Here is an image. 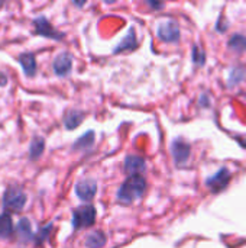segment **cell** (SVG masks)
<instances>
[{"instance_id":"obj_1","label":"cell","mask_w":246,"mask_h":248,"mask_svg":"<svg viewBox=\"0 0 246 248\" xmlns=\"http://www.w3.org/2000/svg\"><path fill=\"white\" fill-rule=\"evenodd\" d=\"M146 189V182L142 176H129L126 182L117 192V201L120 203L129 205L133 201L139 199Z\"/></svg>"},{"instance_id":"obj_2","label":"cell","mask_w":246,"mask_h":248,"mask_svg":"<svg viewBox=\"0 0 246 248\" xmlns=\"http://www.w3.org/2000/svg\"><path fill=\"white\" fill-rule=\"evenodd\" d=\"M96 221V209L93 206H80L72 214L74 228H86L93 225Z\"/></svg>"},{"instance_id":"obj_3","label":"cell","mask_w":246,"mask_h":248,"mask_svg":"<svg viewBox=\"0 0 246 248\" xmlns=\"http://www.w3.org/2000/svg\"><path fill=\"white\" fill-rule=\"evenodd\" d=\"M26 203V195L19 187H9L3 196V205L10 211H20Z\"/></svg>"},{"instance_id":"obj_4","label":"cell","mask_w":246,"mask_h":248,"mask_svg":"<svg viewBox=\"0 0 246 248\" xmlns=\"http://www.w3.org/2000/svg\"><path fill=\"white\" fill-rule=\"evenodd\" d=\"M158 36L165 42H174L180 38V26L175 20L161 22L158 26Z\"/></svg>"},{"instance_id":"obj_5","label":"cell","mask_w":246,"mask_h":248,"mask_svg":"<svg viewBox=\"0 0 246 248\" xmlns=\"http://www.w3.org/2000/svg\"><path fill=\"white\" fill-rule=\"evenodd\" d=\"M173 155H174V160L178 166H183L187 163L188 157H190V145L183 141V140H177L173 142Z\"/></svg>"},{"instance_id":"obj_6","label":"cell","mask_w":246,"mask_h":248,"mask_svg":"<svg viewBox=\"0 0 246 248\" xmlns=\"http://www.w3.org/2000/svg\"><path fill=\"white\" fill-rule=\"evenodd\" d=\"M71 67H72V57L68 52H62L54 60V71L57 76H67L71 71Z\"/></svg>"},{"instance_id":"obj_7","label":"cell","mask_w":246,"mask_h":248,"mask_svg":"<svg viewBox=\"0 0 246 248\" xmlns=\"http://www.w3.org/2000/svg\"><path fill=\"white\" fill-rule=\"evenodd\" d=\"M229 179H231L229 170H228V169H220L213 177H210V179L207 180V186H209L212 190L217 192V190H222V189L226 187V185L229 183Z\"/></svg>"},{"instance_id":"obj_8","label":"cell","mask_w":246,"mask_h":248,"mask_svg":"<svg viewBox=\"0 0 246 248\" xmlns=\"http://www.w3.org/2000/svg\"><path fill=\"white\" fill-rule=\"evenodd\" d=\"M97 192V185L93 180H83L75 186V193L83 201H91Z\"/></svg>"},{"instance_id":"obj_9","label":"cell","mask_w":246,"mask_h":248,"mask_svg":"<svg viewBox=\"0 0 246 248\" xmlns=\"http://www.w3.org/2000/svg\"><path fill=\"white\" fill-rule=\"evenodd\" d=\"M145 170V160L138 155H129L125 160V171L130 176H139Z\"/></svg>"},{"instance_id":"obj_10","label":"cell","mask_w":246,"mask_h":248,"mask_svg":"<svg viewBox=\"0 0 246 248\" xmlns=\"http://www.w3.org/2000/svg\"><path fill=\"white\" fill-rule=\"evenodd\" d=\"M35 26H36V32L41 33V35H43V36L55 38V39H61V38H62V35L58 33V32H55V31L52 29V26L48 23V20L43 19V17H39L38 20H35Z\"/></svg>"},{"instance_id":"obj_11","label":"cell","mask_w":246,"mask_h":248,"mask_svg":"<svg viewBox=\"0 0 246 248\" xmlns=\"http://www.w3.org/2000/svg\"><path fill=\"white\" fill-rule=\"evenodd\" d=\"M17 61L22 64L23 70H25V74L26 76H33L35 74V70H36V61H35V57L33 54H22L19 55Z\"/></svg>"},{"instance_id":"obj_12","label":"cell","mask_w":246,"mask_h":248,"mask_svg":"<svg viewBox=\"0 0 246 248\" xmlns=\"http://www.w3.org/2000/svg\"><path fill=\"white\" fill-rule=\"evenodd\" d=\"M106 244V235L100 231L91 232L87 238H86V246L88 248H101Z\"/></svg>"},{"instance_id":"obj_13","label":"cell","mask_w":246,"mask_h":248,"mask_svg":"<svg viewBox=\"0 0 246 248\" xmlns=\"http://www.w3.org/2000/svg\"><path fill=\"white\" fill-rule=\"evenodd\" d=\"M83 118H84L83 112H80V110H71L65 116V121H64L65 122V126L68 129H74V128H77L83 122Z\"/></svg>"},{"instance_id":"obj_14","label":"cell","mask_w":246,"mask_h":248,"mask_svg":"<svg viewBox=\"0 0 246 248\" xmlns=\"http://www.w3.org/2000/svg\"><path fill=\"white\" fill-rule=\"evenodd\" d=\"M13 231V222L10 215L3 214L0 215V238H6L12 234Z\"/></svg>"},{"instance_id":"obj_15","label":"cell","mask_w":246,"mask_h":248,"mask_svg":"<svg viewBox=\"0 0 246 248\" xmlns=\"http://www.w3.org/2000/svg\"><path fill=\"white\" fill-rule=\"evenodd\" d=\"M136 46V36H135V31L130 29V32L126 35V38L117 45V48L115 49V52H122V51H126L129 48H135Z\"/></svg>"},{"instance_id":"obj_16","label":"cell","mask_w":246,"mask_h":248,"mask_svg":"<svg viewBox=\"0 0 246 248\" xmlns=\"http://www.w3.org/2000/svg\"><path fill=\"white\" fill-rule=\"evenodd\" d=\"M229 46H231L232 49L238 51V52H244L246 49V38L244 35H241V33L233 35V36L229 39Z\"/></svg>"},{"instance_id":"obj_17","label":"cell","mask_w":246,"mask_h":248,"mask_svg":"<svg viewBox=\"0 0 246 248\" xmlns=\"http://www.w3.org/2000/svg\"><path fill=\"white\" fill-rule=\"evenodd\" d=\"M94 142V132L93 131H88L86 135H83L75 144H74V150H86L88 147H91Z\"/></svg>"},{"instance_id":"obj_18","label":"cell","mask_w":246,"mask_h":248,"mask_svg":"<svg viewBox=\"0 0 246 248\" xmlns=\"http://www.w3.org/2000/svg\"><path fill=\"white\" fill-rule=\"evenodd\" d=\"M17 232L25 240H29L30 238V235H32V227H30V222L26 218H23V219L19 221V224H17Z\"/></svg>"},{"instance_id":"obj_19","label":"cell","mask_w":246,"mask_h":248,"mask_svg":"<svg viewBox=\"0 0 246 248\" xmlns=\"http://www.w3.org/2000/svg\"><path fill=\"white\" fill-rule=\"evenodd\" d=\"M43 140H41V138H35L33 141H32V144H30V150H29V155H30V158L32 160H35V158H38L41 154H42V151H43Z\"/></svg>"},{"instance_id":"obj_20","label":"cell","mask_w":246,"mask_h":248,"mask_svg":"<svg viewBox=\"0 0 246 248\" xmlns=\"http://www.w3.org/2000/svg\"><path fill=\"white\" fill-rule=\"evenodd\" d=\"M204 58H206V54H204L203 48L196 45L194 49H193V60H194V62L199 64V65H203L204 64Z\"/></svg>"},{"instance_id":"obj_21","label":"cell","mask_w":246,"mask_h":248,"mask_svg":"<svg viewBox=\"0 0 246 248\" xmlns=\"http://www.w3.org/2000/svg\"><path fill=\"white\" fill-rule=\"evenodd\" d=\"M244 76H245V71H244L242 68H236V70H233V73H232V76H231V84H236V83H239V81L244 78Z\"/></svg>"},{"instance_id":"obj_22","label":"cell","mask_w":246,"mask_h":248,"mask_svg":"<svg viewBox=\"0 0 246 248\" xmlns=\"http://www.w3.org/2000/svg\"><path fill=\"white\" fill-rule=\"evenodd\" d=\"M6 81H7V80H6V77L0 73V84H6Z\"/></svg>"}]
</instances>
